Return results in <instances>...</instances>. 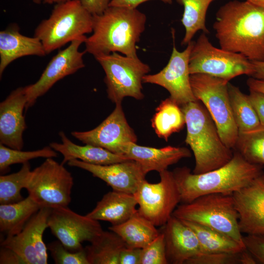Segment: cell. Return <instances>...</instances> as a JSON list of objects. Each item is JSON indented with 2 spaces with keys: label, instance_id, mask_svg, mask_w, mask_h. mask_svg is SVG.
Here are the masks:
<instances>
[{
  "label": "cell",
  "instance_id": "1",
  "mask_svg": "<svg viewBox=\"0 0 264 264\" xmlns=\"http://www.w3.org/2000/svg\"><path fill=\"white\" fill-rule=\"evenodd\" d=\"M220 48L251 61H264V8L248 1H230L213 24Z\"/></svg>",
  "mask_w": 264,
  "mask_h": 264
},
{
  "label": "cell",
  "instance_id": "2",
  "mask_svg": "<svg viewBox=\"0 0 264 264\" xmlns=\"http://www.w3.org/2000/svg\"><path fill=\"white\" fill-rule=\"evenodd\" d=\"M147 18L136 8L109 6L93 15L92 34L85 43V52L94 57L112 52L136 58V44L145 30Z\"/></svg>",
  "mask_w": 264,
  "mask_h": 264
},
{
  "label": "cell",
  "instance_id": "3",
  "mask_svg": "<svg viewBox=\"0 0 264 264\" xmlns=\"http://www.w3.org/2000/svg\"><path fill=\"white\" fill-rule=\"evenodd\" d=\"M263 165L251 163L237 151L226 164L199 174L187 167L175 169L174 176L182 203L201 196L214 193L233 194L247 186L264 174Z\"/></svg>",
  "mask_w": 264,
  "mask_h": 264
},
{
  "label": "cell",
  "instance_id": "4",
  "mask_svg": "<svg viewBox=\"0 0 264 264\" xmlns=\"http://www.w3.org/2000/svg\"><path fill=\"white\" fill-rule=\"evenodd\" d=\"M181 108L187 128L185 142L190 147L195 159L193 173H204L227 163L234 152L222 140L205 106L197 100Z\"/></svg>",
  "mask_w": 264,
  "mask_h": 264
},
{
  "label": "cell",
  "instance_id": "5",
  "mask_svg": "<svg viewBox=\"0 0 264 264\" xmlns=\"http://www.w3.org/2000/svg\"><path fill=\"white\" fill-rule=\"evenodd\" d=\"M92 30L93 15L80 0H69L55 5L49 18L37 26L34 36L47 54Z\"/></svg>",
  "mask_w": 264,
  "mask_h": 264
},
{
  "label": "cell",
  "instance_id": "6",
  "mask_svg": "<svg viewBox=\"0 0 264 264\" xmlns=\"http://www.w3.org/2000/svg\"><path fill=\"white\" fill-rule=\"evenodd\" d=\"M172 216L219 231L244 244L232 194L201 196L178 205Z\"/></svg>",
  "mask_w": 264,
  "mask_h": 264
},
{
  "label": "cell",
  "instance_id": "7",
  "mask_svg": "<svg viewBox=\"0 0 264 264\" xmlns=\"http://www.w3.org/2000/svg\"><path fill=\"white\" fill-rule=\"evenodd\" d=\"M229 81L204 74L190 75V83L196 98L205 106L224 144L235 149L239 131L230 105Z\"/></svg>",
  "mask_w": 264,
  "mask_h": 264
},
{
  "label": "cell",
  "instance_id": "8",
  "mask_svg": "<svg viewBox=\"0 0 264 264\" xmlns=\"http://www.w3.org/2000/svg\"><path fill=\"white\" fill-rule=\"evenodd\" d=\"M105 73L104 82L108 97L113 103H121L123 99L131 97L141 100L143 77L151 70L150 66L138 57L122 55L118 52L94 57Z\"/></svg>",
  "mask_w": 264,
  "mask_h": 264
},
{
  "label": "cell",
  "instance_id": "9",
  "mask_svg": "<svg viewBox=\"0 0 264 264\" xmlns=\"http://www.w3.org/2000/svg\"><path fill=\"white\" fill-rule=\"evenodd\" d=\"M189 67L191 75L204 74L228 81L241 75L251 76L254 72L251 61L242 54L215 47L203 32L194 43Z\"/></svg>",
  "mask_w": 264,
  "mask_h": 264
},
{
  "label": "cell",
  "instance_id": "10",
  "mask_svg": "<svg viewBox=\"0 0 264 264\" xmlns=\"http://www.w3.org/2000/svg\"><path fill=\"white\" fill-rule=\"evenodd\" d=\"M73 183V176L63 164L47 158L31 171L25 189L41 207L52 209L67 206Z\"/></svg>",
  "mask_w": 264,
  "mask_h": 264
},
{
  "label": "cell",
  "instance_id": "11",
  "mask_svg": "<svg viewBox=\"0 0 264 264\" xmlns=\"http://www.w3.org/2000/svg\"><path fill=\"white\" fill-rule=\"evenodd\" d=\"M159 175V182L152 183L144 179L133 194L138 213L155 226L164 225L181 202L173 172L166 170Z\"/></svg>",
  "mask_w": 264,
  "mask_h": 264
},
{
  "label": "cell",
  "instance_id": "12",
  "mask_svg": "<svg viewBox=\"0 0 264 264\" xmlns=\"http://www.w3.org/2000/svg\"><path fill=\"white\" fill-rule=\"evenodd\" d=\"M47 226L67 249L74 252L84 248L82 242H92L104 231L98 220L79 215L67 206L51 209Z\"/></svg>",
  "mask_w": 264,
  "mask_h": 264
},
{
  "label": "cell",
  "instance_id": "13",
  "mask_svg": "<svg viewBox=\"0 0 264 264\" xmlns=\"http://www.w3.org/2000/svg\"><path fill=\"white\" fill-rule=\"evenodd\" d=\"M174 44L170 59L167 65L159 72L147 74L143 77V83L159 85L168 91L171 98L180 106L198 100L195 97L190 83L189 58L193 46V41L187 44L182 51L177 50Z\"/></svg>",
  "mask_w": 264,
  "mask_h": 264
},
{
  "label": "cell",
  "instance_id": "14",
  "mask_svg": "<svg viewBox=\"0 0 264 264\" xmlns=\"http://www.w3.org/2000/svg\"><path fill=\"white\" fill-rule=\"evenodd\" d=\"M85 36L72 41L50 60L39 80L25 87L27 97L26 110L34 105L38 98L45 94L58 81L85 67L83 55L79 47L84 43Z\"/></svg>",
  "mask_w": 264,
  "mask_h": 264
},
{
  "label": "cell",
  "instance_id": "15",
  "mask_svg": "<svg viewBox=\"0 0 264 264\" xmlns=\"http://www.w3.org/2000/svg\"><path fill=\"white\" fill-rule=\"evenodd\" d=\"M71 134L85 144L100 147L122 155H124L127 144L137 141L136 135L127 121L121 103L116 104L113 111L94 129L85 132L73 131Z\"/></svg>",
  "mask_w": 264,
  "mask_h": 264
},
{
  "label": "cell",
  "instance_id": "16",
  "mask_svg": "<svg viewBox=\"0 0 264 264\" xmlns=\"http://www.w3.org/2000/svg\"><path fill=\"white\" fill-rule=\"evenodd\" d=\"M50 209L41 207L19 233L3 239L0 246L14 251L25 264H47V248L43 236L48 227L47 220Z\"/></svg>",
  "mask_w": 264,
  "mask_h": 264
},
{
  "label": "cell",
  "instance_id": "17",
  "mask_svg": "<svg viewBox=\"0 0 264 264\" xmlns=\"http://www.w3.org/2000/svg\"><path fill=\"white\" fill-rule=\"evenodd\" d=\"M67 164L90 173L106 182L113 190L131 194L136 192L146 175L140 165L132 160L100 165L73 159L68 161Z\"/></svg>",
  "mask_w": 264,
  "mask_h": 264
},
{
  "label": "cell",
  "instance_id": "18",
  "mask_svg": "<svg viewBox=\"0 0 264 264\" xmlns=\"http://www.w3.org/2000/svg\"><path fill=\"white\" fill-rule=\"evenodd\" d=\"M232 196L242 234L264 235V182L261 176Z\"/></svg>",
  "mask_w": 264,
  "mask_h": 264
},
{
  "label": "cell",
  "instance_id": "19",
  "mask_svg": "<svg viewBox=\"0 0 264 264\" xmlns=\"http://www.w3.org/2000/svg\"><path fill=\"white\" fill-rule=\"evenodd\" d=\"M27 97L25 87L13 90L0 103V144L22 150L23 133L27 126L23 115Z\"/></svg>",
  "mask_w": 264,
  "mask_h": 264
},
{
  "label": "cell",
  "instance_id": "20",
  "mask_svg": "<svg viewBox=\"0 0 264 264\" xmlns=\"http://www.w3.org/2000/svg\"><path fill=\"white\" fill-rule=\"evenodd\" d=\"M164 226L168 264H186L201 253L196 233L181 220L172 216Z\"/></svg>",
  "mask_w": 264,
  "mask_h": 264
},
{
  "label": "cell",
  "instance_id": "21",
  "mask_svg": "<svg viewBox=\"0 0 264 264\" xmlns=\"http://www.w3.org/2000/svg\"><path fill=\"white\" fill-rule=\"evenodd\" d=\"M123 155L138 162L147 174L152 171L159 173L167 170L169 166L176 163L181 159L191 157V154L185 147L168 146L155 148L131 142L126 145Z\"/></svg>",
  "mask_w": 264,
  "mask_h": 264
},
{
  "label": "cell",
  "instance_id": "22",
  "mask_svg": "<svg viewBox=\"0 0 264 264\" xmlns=\"http://www.w3.org/2000/svg\"><path fill=\"white\" fill-rule=\"evenodd\" d=\"M46 55L38 38L21 34L18 25L13 24L0 32V77L7 66L15 60L26 56Z\"/></svg>",
  "mask_w": 264,
  "mask_h": 264
},
{
  "label": "cell",
  "instance_id": "23",
  "mask_svg": "<svg viewBox=\"0 0 264 264\" xmlns=\"http://www.w3.org/2000/svg\"><path fill=\"white\" fill-rule=\"evenodd\" d=\"M137 205L133 194L112 190L104 195L86 216L97 220L109 221L112 225H118L137 212Z\"/></svg>",
  "mask_w": 264,
  "mask_h": 264
},
{
  "label": "cell",
  "instance_id": "24",
  "mask_svg": "<svg viewBox=\"0 0 264 264\" xmlns=\"http://www.w3.org/2000/svg\"><path fill=\"white\" fill-rule=\"evenodd\" d=\"M62 143L52 142L49 146L63 156V165L73 159H78L83 162L94 165H109L129 160L124 155L113 153L100 147L86 144L78 145L72 142L61 131L59 133Z\"/></svg>",
  "mask_w": 264,
  "mask_h": 264
},
{
  "label": "cell",
  "instance_id": "25",
  "mask_svg": "<svg viewBox=\"0 0 264 264\" xmlns=\"http://www.w3.org/2000/svg\"><path fill=\"white\" fill-rule=\"evenodd\" d=\"M109 230L117 234L126 246L143 249L151 243L160 232L150 221L138 211L123 223L111 225Z\"/></svg>",
  "mask_w": 264,
  "mask_h": 264
},
{
  "label": "cell",
  "instance_id": "26",
  "mask_svg": "<svg viewBox=\"0 0 264 264\" xmlns=\"http://www.w3.org/2000/svg\"><path fill=\"white\" fill-rule=\"evenodd\" d=\"M41 208L29 195L16 203L0 204V232L6 237L18 234Z\"/></svg>",
  "mask_w": 264,
  "mask_h": 264
},
{
  "label": "cell",
  "instance_id": "27",
  "mask_svg": "<svg viewBox=\"0 0 264 264\" xmlns=\"http://www.w3.org/2000/svg\"><path fill=\"white\" fill-rule=\"evenodd\" d=\"M85 248L89 264H120L121 252L126 246L111 231L103 232Z\"/></svg>",
  "mask_w": 264,
  "mask_h": 264
},
{
  "label": "cell",
  "instance_id": "28",
  "mask_svg": "<svg viewBox=\"0 0 264 264\" xmlns=\"http://www.w3.org/2000/svg\"><path fill=\"white\" fill-rule=\"evenodd\" d=\"M151 122L158 136L166 141L173 133L180 132L186 125L181 106L170 97L161 101Z\"/></svg>",
  "mask_w": 264,
  "mask_h": 264
},
{
  "label": "cell",
  "instance_id": "29",
  "mask_svg": "<svg viewBox=\"0 0 264 264\" xmlns=\"http://www.w3.org/2000/svg\"><path fill=\"white\" fill-rule=\"evenodd\" d=\"M181 220L196 233L201 253H236L245 249L243 244L219 231L195 222Z\"/></svg>",
  "mask_w": 264,
  "mask_h": 264
},
{
  "label": "cell",
  "instance_id": "30",
  "mask_svg": "<svg viewBox=\"0 0 264 264\" xmlns=\"http://www.w3.org/2000/svg\"><path fill=\"white\" fill-rule=\"evenodd\" d=\"M215 0H176L184 11L181 20L185 29L181 45H187L199 30L208 34L205 24L206 15L210 4Z\"/></svg>",
  "mask_w": 264,
  "mask_h": 264
},
{
  "label": "cell",
  "instance_id": "31",
  "mask_svg": "<svg viewBox=\"0 0 264 264\" xmlns=\"http://www.w3.org/2000/svg\"><path fill=\"white\" fill-rule=\"evenodd\" d=\"M228 92L233 117L239 132L258 126V116L248 98L240 88L228 83Z\"/></svg>",
  "mask_w": 264,
  "mask_h": 264
},
{
  "label": "cell",
  "instance_id": "32",
  "mask_svg": "<svg viewBox=\"0 0 264 264\" xmlns=\"http://www.w3.org/2000/svg\"><path fill=\"white\" fill-rule=\"evenodd\" d=\"M235 150L248 162L264 164V126L239 132Z\"/></svg>",
  "mask_w": 264,
  "mask_h": 264
},
{
  "label": "cell",
  "instance_id": "33",
  "mask_svg": "<svg viewBox=\"0 0 264 264\" xmlns=\"http://www.w3.org/2000/svg\"><path fill=\"white\" fill-rule=\"evenodd\" d=\"M31 171L30 164L27 162L22 164L19 171L0 176V204L16 203L23 199L21 191L22 188H25Z\"/></svg>",
  "mask_w": 264,
  "mask_h": 264
},
{
  "label": "cell",
  "instance_id": "34",
  "mask_svg": "<svg viewBox=\"0 0 264 264\" xmlns=\"http://www.w3.org/2000/svg\"><path fill=\"white\" fill-rule=\"evenodd\" d=\"M58 155L57 152L50 146L35 151H22L0 144V172L2 174L7 172L13 164H23L38 157L53 158Z\"/></svg>",
  "mask_w": 264,
  "mask_h": 264
},
{
  "label": "cell",
  "instance_id": "35",
  "mask_svg": "<svg viewBox=\"0 0 264 264\" xmlns=\"http://www.w3.org/2000/svg\"><path fill=\"white\" fill-rule=\"evenodd\" d=\"M187 264H256V261L246 249L236 253H201Z\"/></svg>",
  "mask_w": 264,
  "mask_h": 264
},
{
  "label": "cell",
  "instance_id": "36",
  "mask_svg": "<svg viewBox=\"0 0 264 264\" xmlns=\"http://www.w3.org/2000/svg\"><path fill=\"white\" fill-rule=\"evenodd\" d=\"M47 248L56 264H89L85 248L77 252H71L58 240L49 243Z\"/></svg>",
  "mask_w": 264,
  "mask_h": 264
},
{
  "label": "cell",
  "instance_id": "37",
  "mask_svg": "<svg viewBox=\"0 0 264 264\" xmlns=\"http://www.w3.org/2000/svg\"><path fill=\"white\" fill-rule=\"evenodd\" d=\"M164 235L159 234L146 247L142 249L140 264H167Z\"/></svg>",
  "mask_w": 264,
  "mask_h": 264
},
{
  "label": "cell",
  "instance_id": "38",
  "mask_svg": "<svg viewBox=\"0 0 264 264\" xmlns=\"http://www.w3.org/2000/svg\"><path fill=\"white\" fill-rule=\"evenodd\" d=\"M242 239L245 249L257 264H264V235H246Z\"/></svg>",
  "mask_w": 264,
  "mask_h": 264
},
{
  "label": "cell",
  "instance_id": "39",
  "mask_svg": "<svg viewBox=\"0 0 264 264\" xmlns=\"http://www.w3.org/2000/svg\"><path fill=\"white\" fill-rule=\"evenodd\" d=\"M142 249L125 246L122 250L120 264H140Z\"/></svg>",
  "mask_w": 264,
  "mask_h": 264
},
{
  "label": "cell",
  "instance_id": "40",
  "mask_svg": "<svg viewBox=\"0 0 264 264\" xmlns=\"http://www.w3.org/2000/svg\"><path fill=\"white\" fill-rule=\"evenodd\" d=\"M248 98L258 116L260 124L264 126V94L250 90Z\"/></svg>",
  "mask_w": 264,
  "mask_h": 264
},
{
  "label": "cell",
  "instance_id": "41",
  "mask_svg": "<svg viewBox=\"0 0 264 264\" xmlns=\"http://www.w3.org/2000/svg\"><path fill=\"white\" fill-rule=\"evenodd\" d=\"M83 7L92 15L102 14L111 0H80Z\"/></svg>",
  "mask_w": 264,
  "mask_h": 264
},
{
  "label": "cell",
  "instance_id": "42",
  "mask_svg": "<svg viewBox=\"0 0 264 264\" xmlns=\"http://www.w3.org/2000/svg\"><path fill=\"white\" fill-rule=\"evenodd\" d=\"M0 264H25L23 259L14 251L3 246H0Z\"/></svg>",
  "mask_w": 264,
  "mask_h": 264
},
{
  "label": "cell",
  "instance_id": "43",
  "mask_svg": "<svg viewBox=\"0 0 264 264\" xmlns=\"http://www.w3.org/2000/svg\"><path fill=\"white\" fill-rule=\"evenodd\" d=\"M151 0H111L109 6L121 7L131 9L136 8L142 3ZM167 4H172V0H158Z\"/></svg>",
  "mask_w": 264,
  "mask_h": 264
},
{
  "label": "cell",
  "instance_id": "44",
  "mask_svg": "<svg viewBox=\"0 0 264 264\" xmlns=\"http://www.w3.org/2000/svg\"><path fill=\"white\" fill-rule=\"evenodd\" d=\"M246 83L250 90L264 94V80L251 77L247 80Z\"/></svg>",
  "mask_w": 264,
  "mask_h": 264
},
{
  "label": "cell",
  "instance_id": "45",
  "mask_svg": "<svg viewBox=\"0 0 264 264\" xmlns=\"http://www.w3.org/2000/svg\"><path fill=\"white\" fill-rule=\"evenodd\" d=\"M251 62L254 68V72L251 77L264 80V61H251Z\"/></svg>",
  "mask_w": 264,
  "mask_h": 264
},
{
  "label": "cell",
  "instance_id": "46",
  "mask_svg": "<svg viewBox=\"0 0 264 264\" xmlns=\"http://www.w3.org/2000/svg\"><path fill=\"white\" fill-rule=\"evenodd\" d=\"M69 0H32V1L36 3H59L66 1Z\"/></svg>",
  "mask_w": 264,
  "mask_h": 264
},
{
  "label": "cell",
  "instance_id": "47",
  "mask_svg": "<svg viewBox=\"0 0 264 264\" xmlns=\"http://www.w3.org/2000/svg\"><path fill=\"white\" fill-rule=\"evenodd\" d=\"M255 5L264 8V0H245Z\"/></svg>",
  "mask_w": 264,
  "mask_h": 264
},
{
  "label": "cell",
  "instance_id": "48",
  "mask_svg": "<svg viewBox=\"0 0 264 264\" xmlns=\"http://www.w3.org/2000/svg\"><path fill=\"white\" fill-rule=\"evenodd\" d=\"M261 178L263 180V182H264V173L263 174V175L261 176Z\"/></svg>",
  "mask_w": 264,
  "mask_h": 264
}]
</instances>
